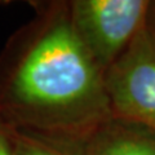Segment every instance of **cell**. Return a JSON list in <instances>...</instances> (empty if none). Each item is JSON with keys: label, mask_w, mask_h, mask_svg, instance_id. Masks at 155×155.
<instances>
[{"label": "cell", "mask_w": 155, "mask_h": 155, "mask_svg": "<svg viewBox=\"0 0 155 155\" xmlns=\"http://www.w3.org/2000/svg\"><path fill=\"white\" fill-rule=\"evenodd\" d=\"M147 8L145 0H76L70 22L104 72L143 28Z\"/></svg>", "instance_id": "7a4b0ae2"}, {"label": "cell", "mask_w": 155, "mask_h": 155, "mask_svg": "<svg viewBox=\"0 0 155 155\" xmlns=\"http://www.w3.org/2000/svg\"><path fill=\"white\" fill-rule=\"evenodd\" d=\"M36 26L0 67V115L48 137L88 136L114 116L102 71L69 19Z\"/></svg>", "instance_id": "6da1fadb"}, {"label": "cell", "mask_w": 155, "mask_h": 155, "mask_svg": "<svg viewBox=\"0 0 155 155\" xmlns=\"http://www.w3.org/2000/svg\"><path fill=\"white\" fill-rule=\"evenodd\" d=\"M14 132L16 128L0 115V155H16Z\"/></svg>", "instance_id": "8992f818"}, {"label": "cell", "mask_w": 155, "mask_h": 155, "mask_svg": "<svg viewBox=\"0 0 155 155\" xmlns=\"http://www.w3.org/2000/svg\"><path fill=\"white\" fill-rule=\"evenodd\" d=\"M113 114L155 130V36L142 28L104 75Z\"/></svg>", "instance_id": "3957f363"}, {"label": "cell", "mask_w": 155, "mask_h": 155, "mask_svg": "<svg viewBox=\"0 0 155 155\" xmlns=\"http://www.w3.org/2000/svg\"><path fill=\"white\" fill-rule=\"evenodd\" d=\"M14 145L16 155H79L78 151L69 149L64 138L48 137L18 128L14 132Z\"/></svg>", "instance_id": "5b68a950"}, {"label": "cell", "mask_w": 155, "mask_h": 155, "mask_svg": "<svg viewBox=\"0 0 155 155\" xmlns=\"http://www.w3.org/2000/svg\"><path fill=\"white\" fill-rule=\"evenodd\" d=\"M87 137L79 155H155V130L132 122L109 120Z\"/></svg>", "instance_id": "277c9868"}]
</instances>
